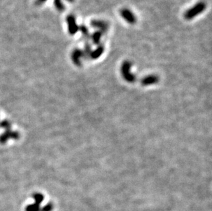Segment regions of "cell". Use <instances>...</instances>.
Masks as SVG:
<instances>
[{"label":"cell","mask_w":212,"mask_h":211,"mask_svg":"<svg viewBox=\"0 0 212 211\" xmlns=\"http://www.w3.org/2000/svg\"><path fill=\"white\" fill-rule=\"evenodd\" d=\"M206 9V4L204 2H200L194 5L191 8L188 9L184 14L185 19L187 20H191L194 17L201 14Z\"/></svg>","instance_id":"cell-1"},{"label":"cell","mask_w":212,"mask_h":211,"mask_svg":"<svg viewBox=\"0 0 212 211\" xmlns=\"http://www.w3.org/2000/svg\"><path fill=\"white\" fill-rule=\"evenodd\" d=\"M20 137L19 132L12 131L11 130H6L3 134L0 135V143L4 144L10 139H18Z\"/></svg>","instance_id":"cell-2"},{"label":"cell","mask_w":212,"mask_h":211,"mask_svg":"<svg viewBox=\"0 0 212 211\" xmlns=\"http://www.w3.org/2000/svg\"><path fill=\"white\" fill-rule=\"evenodd\" d=\"M67 26H68L69 33L71 35L76 34L78 31V26L76 24V18H75L74 15H69L67 17Z\"/></svg>","instance_id":"cell-3"},{"label":"cell","mask_w":212,"mask_h":211,"mask_svg":"<svg viewBox=\"0 0 212 211\" xmlns=\"http://www.w3.org/2000/svg\"><path fill=\"white\" fill-rule=\"evenodd\" d=\"M121 16L126 22L128 24L133 25L137 22V18L134 14L130 10L127 8H123L120 11Z\"/></svg>","instance_id":"cell-4"},{"label":"cell","mask_w":212,"mask_h":211,"mask_svg":"<svg viewBox=\"0 0 212 211\" xmlns=\"http://www.w3.org/2000/svg\"><path fill=\"white\" fill-rule=\"evenodd\" d=\"M90 25L91 27H94V28L99 29V31L102 32L103 34L108 31L109 24L106 21H102V20H92L90 22Z\"/></svg>","instance_id":"cell-5"},{"label":"cell","mask_w":212,"mask_h":211,"mask_svg":"<svg viewBox=\"0 0 212 211\" xmlns=\"http://www.w3.org/2000/svg\"><path fill=\"white\" fill-rule=\"evenodd\" d=\"M131 67V62L128 61L124 62V63L122 64V73L123 76L125 77L126 80H129V81H133L134 80V75L131 74L130 72V69Z\"/></svg>","instance_id":"cell-6"},{"label":"cell","mask_w":212,"mask_h":211,"mask_svg":"<svg viewBox=\"0 0 212 211\" xmlns=\"http://www.w3.org/2000/svg\"><path fill=\"white\" fill-rule=\"evenodd\" d=\"M83 58V51L80 49H75L71 54V59L74 63L80 66L81 65V58Z\"/></svg>","instance_id":"cell-7"},{"label":"cell","mask_w":212,"mask_h":211,"mask_svg":"<svg viewBox=\"0 0 212 211\" xmlns=\"http://www.w3.org/2000/svg\"><path fill=\"white\" fill-rule=\"evenodd\" d=\"M104 51V47L103 45H98V47H97L96 49H94L93 51L91 52L89 58L93 59V60L98 58L100 57L101 55L103 54Z\"/></svg>","instance_id":"cell-8"},{"label":"cell","mask_w":212,"mask_h":211,"mask_svg":"<svg viewBox=\"0 0 212 211\" xmlns=\"http://www.w3.org/2000/svg\"><path fill=\"white\" fill-rule=\"evenodd\" d=\"M102 35H103V33H102V32L99 31V30L98 31L94 32L91 35L90 39H91V41L94 45H98L100 44Z\"/></svg>","instance_id":"cell-9"},{"label":"cell","mask_w":212,"mask_h":211,"mask_svg":"<svg viewBox=\"0 0 212 211\" xmlns=\"http://www.w3.org/2000/svg\"><path fill=\"white\" fill-rule=\"evenodd\" d=\"M82 51H83V57L84 58H86V59L89 58L90 54L92 52V49H91V45L90 43H89L88 41L85 43L84 47V49L82 50Z\"/></svg>","instance_id":"cell-10"},{"label":"cell","mask_w":212,"mask_h":211,"mask_svg":"<svg viewBox=\"0 0 212 211\" xmlns=\"http://www.w3.org/2000/svg\"><path fill=\"white\" fill-rule=\"evenodd\" d=\"M78 30L81 32L82 34L83 35V36L86 39H89L91 37V34L89 33V31L88 28H87V27L84 26V25H81V26L78 27Z\"/></svg>","instance_id":"cell-11"},{"label":"cell","mask_w":212,"mask_h":211,"mask_svg":"<svg viewBox=\"0 0 212 211\" xmlns=\"http://www.w3.org/2000/svg\"><path fill=\"white\" fill-rule=\"evenodd\" d=\"M32 197H33V199L34 200V203L39 205L41 204L44 200V196L43 195V194H41V193H33Z\"/></svg>","instance_id":"cell-12"},{"label":"cell","mask_w":212,"mask_h":211,"mask_svg":"<svg viewBox=\"0 0 212 211\" xmlns=\"http://www.w3.org/2000/svg\"><path fill=\"white\" fill-rule=\"evenodd\" d=\"M25 211H41V207H40V205L34 203L27 206L25 208Z\"/></svg>","instance_id":"cell-13"},{"label":"cell","mask_w":212,"mask_h":211,"mask_svg":"<svg viewBox=\"0 0 212 211\" xmlns=\"http://www.w3.org/2000/svg\"><path fill=\"white\" fill-rule=\"evenodd\" d=\"M0 128H2L3 129H5L6 130H11V122L8 120L2 121L0 122Z\"/></svg>","instance_id":"cell-14"},{"label":"cell","mask_w":212,"mask_h":211,"mask_svg":"<svg viewBox=\"0 0 212 211\" xmlns=\"http://www.w3.org/2000/svg\"><path fill=\"white\" fill-rule=\"evenodd\" d=\"M54 5L57 9L60 11H63L65 9V6L61 2V0H54Z\"/></svg>","instance_id":"cell-15"},{"label":"cell","mask_w":212,"mask_h":211,"mask_svg":"<svg viewBox=\"0 0 212 211\" xmlns=\"http://www.w3.org/2000/svg\"><path fill=\"white\" fill-rule=\"evenodd\" d=\"M54 209V204L52 203H47L41 208V211H52Z\"/></svg>","instance_id":"cell-16"},{"label":"cell","mask_w":212,"mask_h":211,"mask_svg":"<svg viewBox=\"0 0 212 211\" xmlns=\"http://www.w3.org/2000/svg\"><path fill=\"white\" fill-rule=\"evenodd\" d=\"M67 1H68L69 2H71V3H72V2H74V0H67Z\"/></svg>","instance_id":"cell-17"},{"label":"cell","mask_w":212,"mask_h":211,"mask_svg":"<svg viewBox=\"0 0 212 211\" xmlns=\"http://www.w3.org/2000/svg\"><path fill=\"white\" fill-rule=\"evenodd\" d=\"M41 2H44V1H46V0H40Z\"/></svg>","instance_id":"cell-18"}]
</instances>
